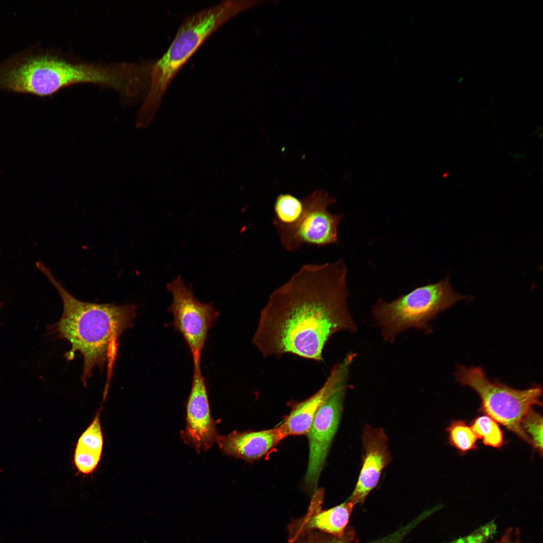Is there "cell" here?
Here are the masks:
<instances>
[{
	"label": "cell",
	"instance_id": "3957f363",
	"mask_svg": "<svg viewBox=\"0 0 543 543\" xmlns=\"http://www.w3.org/2000/svg\"><path fill=\"white\" fill-rule=\"evenodd\" d=\"M258 2L224 1L187 17L164 54L152 64L149 86L139 116L151 121L172 79L200 46L224 23Z\"/></svg>",
	"mask_w": 543,
	"mask_h": 543
},
{
	"label": "cell",
	"instance_id": "30bf717a",
	"mask_svg": "<svg viewBox=\"0 0 543 543\" xmlns=\"http://www.w3.org/2000/svg\"><path fill=\"white\" fill-rule=\"evenodd\" d=\"M356 356L350 352L332 368L322 386L308 398L295 402L292 410L279 426L285 437L306 434L316 415L325 402L339 390L347 387L350 368Z\"/></svg>",
	"mask_w": 543,
	"mask_h": 543
},
{
	"label": "cell",
	"instance_id": "9a60e30c",
	"mask_svg": "<svg viewBox=\"0 0 543 543\" xmlns=\"http://www.w3.org/2000/svg\"><path fill=\"white\" fill-rule=\"evenodd\" d=\"M304 211L302 200L290 194L279 195L274 204V225L291 226L295 224Z\"/></svg>",
	"mask_w": 543,
	"mask_h": 543
},
{
	"label": "cell",
	"instance_id": "4fadbf2b",
	"mask_svg": "<svg viewBox=\"0 0 543 543\" xmlns=\"http://www.w3.org/2000/svg\"><path fill=\"white\" fill-rule=\"evenodd\" d=\"M323 496L322 490L314 492L308 513L298 523H296L293 529L295 536L306 531L315 529L338 537L345 535V529L354 504L349 501L331 509L321 510Z\"/></svg>",
	"mask_w": 543,
	"mask_h": 543
},
{
	"label": "cell",
	"instance_id": "7402d4cb",
	"mask_svg": "<svg viewBox=\"0 0 543 543\" xmlns=\"http://www.w3.org/2000/svg\"><path fill=\"white\" fill-rule=\"evenodd\" d=\"M350 535H351L350 534L347 536V535H346V534H345V535L342 537H336V538H335L333 539L323 542H320L319 543H351L352 538V537H350Z\"/></svg>",
	"mask_w": 543,
	"mask_h": 543
},
{
	"label": "cell",
	"instance_id": "2e32d148",
	"mask_svg": "<svg viewBox=\"0 0 543 543\" xmlns=\"http://www.w3.org/2000/svg\"><path fill=\"white\" fill-rule=\"evenodd\" d=\"M471 428L479 439L486 445L500 447L504 443L503 434L497 422L489 416L478 417L473 421Z\"/></svg>",
	"mask_w": 543,
	"mask_h": 543
},
{
	"label": "cell",
	"instance_id": "5b68a950",
	"mask_svg": "<svg viewBox=\"0 0 543 543\" xmlns=\"http://www.w3.org/2000/svg\"><path fill=\"white\" fill-rule=\"evenodd\" d=\"M455 376L458 382L471 388L480 396L483 412L531 444L521 422L533 406L542 405L540 386L516 389L498 381H490L481 367L459 366Z\"/></svg>",
	"mask_w": 543,
	"mask_h": 543
},
{
	"label": "cell",
	"instance_id": "ac0fdd59",
	"mask_svg": "<svg viewBox=\"0 0 543 543\" xmlns=\"http://www.w3.org/2000/svg\"><path fill=\"white\" fill-rule=\"evenodd\" d=\"M521 425L522 429L530 438L531 444L540 452L542 453V418L532 409L523 417Z\"/></svg>",
	"mask_w": 543,
	"mask_h": 543
},
{
	"label": "cell",
	"instance_id": "ba28073f",
	"mask_svg": "<svg viewBox=\"0 0 543 543\" xmlns=\"http://www.w3.org/2000/svg\"><path fill=\"white\" fill-rule=\"evenodd\" d=\"M347 388L339 390L325 402L306 434L309 454L304 484L310 491H316L320 475L338 429Z\"/></svg>",
	"mask_w": 543,
	"mask_h": 543
},
{
	"label": "cell",
	"instance_id": "277c9868",
	"mask_svg": "<svg viewBox=\"0 0 543 543\" xmlns=\"http://www.w3.org/2000/svg\"><path fill=\"white\" fill-rule=\"evenodd\" d=\"M468 297L452 288L448 277L419 287L391 302L378 300L372 307L383 339L390 343L410 328L428 331V323L439 313Z\"/></svg>",
	"mask_w": 543,
	"mask_h": 543
},
{
	"label": "cell",
	"instance_id": "7a4b0ae2",
	"mask_svg": "<svg viewBox=\"0 0 543 543\" xmlns=\"http://www.w3.org/2000/svg\"><path fill=\"white\" fill-rule=\"evenodd\" d=\"M36 267L48 279L60 296L63 307L60 320L50 330L60 339H65L71 348L65 353L72 360L76 351L83 356L81 381L86 386L96 367L103 369L108 361L112 365L117 351V341L121 334L133 326L136 305H117L85 302L73 297L42 262Z\"/></svg>",
	"mask_w": 543,
	"mask_h": 543
},
{
	"label": "cell",
	"instance_id": "8992f818",
	"mask_svg": "<svg viewBox=\"0 0 543 543\" xmlns=\"http://www.w3.org/2000/svg\"><path fill=\"white\" fill-rule=\"evenodd\" d=\"M302 201L304 211L295 224L274 225L285 249L295 251L305 244L322 247L339 243L338 228L343 216L333 214L327 209L336 199L327 193L317 190Z\"/></svg>",
	"mask_w": 543,
	"mask_h": 543
},
{
	"label": "cell",
	"instance_id": "52a82bcc",
	"mask_svg": "<svg viewBox=\"0 0 543 543\" xmlns=\"http://www.w3.org/2000/svg\"><path fill=\"white\" fill-rule=\"evenodd\" d=\"M166 289L172 296L168 310L173 316L174 329L183 337L193 362L201 363L209 331L219 313L212 303H202L195 298L192 289L185 285L179 276L168 283Z\"/></svg>",
	"mask_w": 543,
	"mask_h": 543
},
{
	"label": "cell",
	"instance_id": "44dd1931",
	"mask_svg": "<svg viewBox=\"0 0 543 543\" xmlns=\"http://www.w3.org/2000/svg\"><path fill=\"white\" fill-rule=\"evenodd\" d=\"M495 543H521L519 539L515 538V531L512 528L506 530L501 538Z\"/></svg>",
	"mask_w": 543,
	"mask_h": 543
},
{
	"label": "cell",
	"instance_id": "e0dca14e",
	"mask_svg": "<svg viewBox=\"0 0 543 543\" xmlns=\"http://www.w3.org/2000/svg\"><path fill=\"white\" fill-rule=\"evenodd\" d=\"M450 444L462 452L477 448V437L471 426L462 420L452 422L446 429Z\"/></svg>",
	"mask_w": 543,
	"mask_h": 543
},
{
	"label": "cell",
	"instance_id": "603a6c76",
	"mask_svg": "<svg viewBox=\"0 0 543 543\" xmlns=\"http://www.w3.org/2000/svg\"><path fill=\"white\" fill-rule=\"evenodd\" d=\"M2 306V303L0 302V308Z\"/></svg>",
	"mask_w": 543,
	"mask_h": 543
},
{
	"label": "cell",
	"instance_id": "5bb4252c",
	"mask_svg": "<svg viewBox=\"0 0 543 543\" xmlns=\"http://www.w3.org/2000/svg\"><path fill=\"white\" fill-rule=\"evenodd\" d=\"M99 410L92 423L79 437L74 452L73 463L81 474L93 473L97 468L102 456L104 436Z\"/></svg>",
	"mask_w": 543,
	"mask_h": 543
},
{
	"label": "cell",
	"instance_id": "ffe728a7",
	"mask_svg": "<svg viewBox=\"0 0 543 543\" xmlns=\"http://www.w3.org/2000/svg\"><path fill=\"white\" fill-rule=\"evenodd\" d=\"M429 513L427 512H425L413 522L403 528H401L393 533L372 543H400L409 531L419 523L420 521L427 517Z\"/></svg>",
	"mask_w": 543,
	"mask_h": 543
},
{
	"label": "cell",
	"instance_id": "6da1fadb",
	"mask_svg": "<svg viewBox=\"0 0 543 543\" xmlns=\"http://www.w3.org/2000/svg\"><path fill=\"white\" fill-rule=\"evenodd\" d=\"M347 272L341 258L305 264L270 294L252 338L263 357L293 354L321 361L333 334L357 330L347 304Z\"/></svg>",
	"mask_w": 543,
	"mask_h": 543
},
{
	"label": "cell",
	"instance_id": "8fae6325",
	"mask_svg": "<svg viewBox=\"0 0 543 543\" xmlns=\"http://www.w3.org/2000/svg\"><path fill=\"white\" fill-rule=\"evenodd\" d=\"M365 457L355 488L350 498L354 505L363 503L378 484L384 469L391 461L388 437L383 428L366 425L363 432Z\"/></svg>",
	"mask_w": 543,
	"mask_h": 543
},
{
	"label": "cell",
	"instance_id": "9c48e42d",
	"mask_svg": "<svg viewBox=\"0 0 543 543\" xmlns=\"http://www.w3.org/2000/svg\"><path fill=\"white\" fill-rule=\"evenodd\" d=\"M190 392L186 404V427L180 431L184 442L197 452L209 449L219 435L216 422L212 416L208 389L201 363H193Z\"/></svg>",
	"mask_w": 543,
	"mask_h": 543
},
{
	"label": "cell",
	"instance_id": "d6986e66",
	"mask_svg": "<svg viewBox=\"0 0 543 543\" xmlns=\"http://www.w3.org/2000/svg\"><path fill=\"white\" fill-rule=\"evenodd\" d=\"M497 528L496 523L492 520L450 543H486L495 534Z\"/></svg>",
	"mask_w": 543,
	"mask_h": 543
},
{
	"label": "cell",
	"instance_id": "7c38bea8",
	"mask_svg": "<svg viewBox=\"0 0 543 543\" xmlns=\"http://www.w3.org/2000/svg\"><path fill=\"white\" fill-rule=\"evenodd\" d=\"M285 437L279 427L259 431L234 430L219 435L216 442L223 454L252 462L268 454Z\"/></svg>",
	"mask_w": 543,
	"mask_h": 543
}]
</instances>
